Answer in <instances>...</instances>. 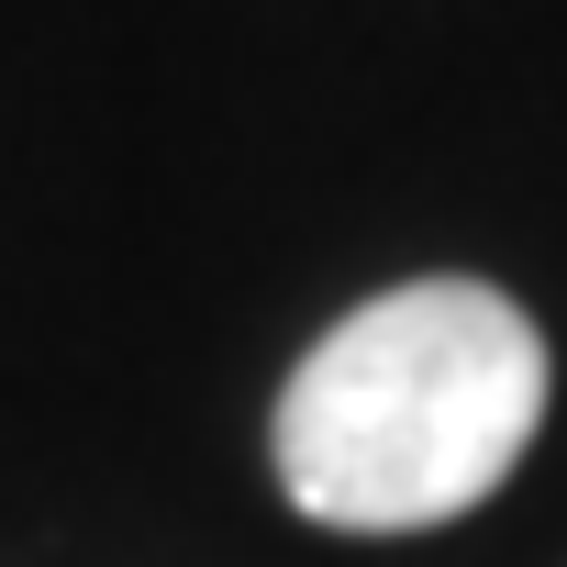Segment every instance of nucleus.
<instances>
[{
	"label": "nucleus",
	"instance_id": "nucleus-1",
	"mask_svg": "<svg viewBox=\"0 0 567 567\" xmlns=\"http://www.w3.org/2000/svg\"><path fill=\"white\" fill-rule=\"evenodd\" d=\"M556 357L489 278H401L312 334L267 412V456L323 534H434L478 512L545 434Z\"/></svg>",
	"mask_w": 567,
	"mask_h": 567
}]
</instances>
